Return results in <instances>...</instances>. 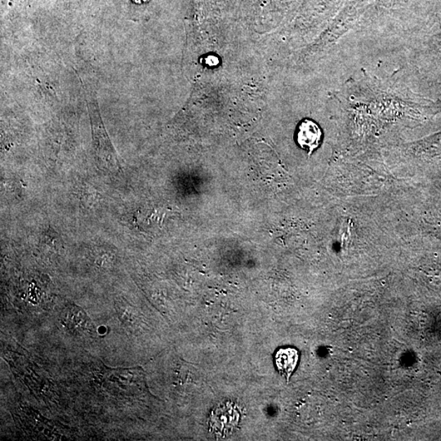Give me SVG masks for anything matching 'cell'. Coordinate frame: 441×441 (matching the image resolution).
Instances as JSON below:
<instances>
[{
	"mask_svg": "<svg viewBox=\"0 0 441 441\" xmlns=\"http://www.w3.org/2000/svg\"><path fill=\"white\" fill-rule=\"evenodd\" d=\"M240 414L234 406L226 405L212 413V428L219 433H228L234 428L239 421Z\"/></svg>",
	"mask_w": 441,
	"mask_h": 441,
	"instance_id": "obj_2",
	"label": "cell"
},
{
	"mask_svg": "<svg viewBox=\"0 0 441 441\" xmlns=\"http://www.w3.org/2000/svg\"><path fill=\"white\" fill-rule=\"evenodd\" d=\"M299 353L294 348H285L278 351L276 355L277 369L289 380L299 362Z\"/></svg>",
	"mask_w": 441,
	"mask_h": 441,
	"instance_id": "obj_3",
	"label": "cell"
},
{
	"mask_svg": "<svg viewBox=\"0 0 441 441\" xmlns=\"http://www.w3.org/2000/svg\"><path fill=\"white\" fill-rule=\"evenodd\" d=\"M66 320L68 326H70L71 330L74 331H90L93 327L86 312L77 309L76 307L67 310Z\"/></svg>",
	"mask_w": 441,
	"mask_h": 441,
	"instance_id": "obj_4",
	"label": "cell"
},
{
	"mask_svg": "<svg viewBox=\"0 0 441 441\" xmlns=\"http://www.w3.org/2000/svg\"><path fill=\"white\" fill-rule=\"evenodd\" d=\"M322 132L316 123L306 120L301 123L297 133V141L301 148L306 149L309 153L313 152L320 146Z\"/></svg>",
	"mask_w": 441,
	"mask_h": 441,
	"instance_id": "obj_1",
	"label": "cell"
},
{
	"mask_svg": "<svg viewBox=\"0 0 441 441\" xmlns=\"http://www.w3.org/2000/svg\"><path fill=\"white\" fill-rule=\"evenodd\" d=\"M106 331H107V329H106V328H104V327H102V328H99V329H98L99 334H105V333H106Z\"/></svg>",
	"mask_w": 441,
	"mask_h": 441,
	"instance_id": "obj_5",
	"label": "cell"
},
{
	"mask_svg": "<svg viewBox=\"0 0 441 441\" xmlns=\"http://www.w3.org/2000/svg\"><path fill=\"white\" fill-rule=\"evenodd\" d=\"M439 42H440V43H439V46H440V47L441 48V38H440V39H439Z\"/></svg>",
	"mask_w": 441,
	"mask_h": 441,
	"instance_id": "obj_6",
	"label": "cell"
}]
</instances>
